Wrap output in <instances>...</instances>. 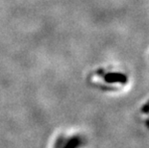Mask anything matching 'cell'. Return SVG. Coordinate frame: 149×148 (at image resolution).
I'll list each match as a JSON object with an SVG mask.
<instances>
[{
  "mask_svg": "<svg viewBox=\"0 0 149 148\" xmlns=\"http://www.w3.org/2000/svg\"><path fill=\"white\" fill-rule=\"evenodd\" d=\"M82 140L78 136H70L61 134L53 141V148H79L81 146Z\"/></svg>",
  "mask_w": 149,
  "mask_h": 148,
  "instance_id": "obj_1",
  "label": "cell"
}]
</instances>
